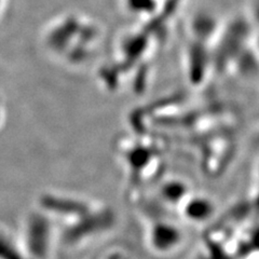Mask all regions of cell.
<instances>
[{
    "instance_id": "obj_1",
    "label": "cell",
    "mask_w": 259,
    "mask_h": 259,
    "mask_svg": "<svg viewBox=\"0 0 259 259\" xmlns=\"http://www.w3.org/2000/svg\"><path fill=\"white\" fill-rule=\"evenodd\" d=\"M124 10L141 19H150L161 7L160 0H122Z\"/></svg>"
}]
</instances>
